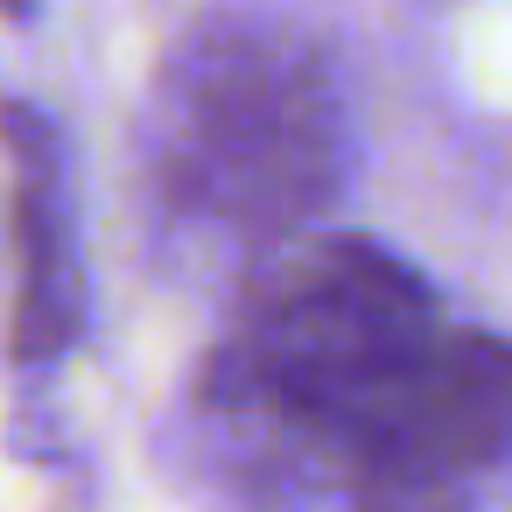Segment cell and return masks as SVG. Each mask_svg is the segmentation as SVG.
I'll return each mask as SVG.
<instances>
[{
  "label": "cell",
  "mask_w": 512,
  "mask_h": 512,
  "mask_svg": "<svg viewBox=\"0 0 512 512\" xmlns=\"http://www.w3.org/2000/svg\"><path fill=\"white\" fill-rule=\"evenodd\" d=\"M162 176L239 232H288L323 211L344 176L323 64L267 29L204 36L162 85Z\"/></svg>",
  "instance_id": "1"
},
{
  "label": "cell",
  "mask_w": 512,
  "mask_h": 512,
  "mask_svg": "<svg viewBox=\"0 0 512 512\" xmlns=\"http://www.w3.org/2000/svg\"><path fill=\"white\" fill-rule=\"evenodd\" d=\"M435 330V295L407 260L372 239H323L267 288L232 379L288 428L330 442L351 400Z\"/></svg>",
  "instance_id": "2"
},
{
  "label": "cell",
  "mask_w": 512,
  "mask_h": 512,
  "mask_svg": "<svg viewBox=\"0 0 512 512\" xmlns=\"http://www.w3.org/2000/svg\"><path fill=\"white\" fill-rule=\"evenodd\" d=\"M330 449L351 477H442L512 456V337L435 330L393 358L337 421Z\"/></svg>",
  "instance_id": "3"
},
{
  "label": "cell",
  "mask_w": 512,
  "mask_h": 512,
  "mask_svg": "<svg viewBox=\"0 0 512 512\" xmlns=\"http://www.w3.org/2000/svg\"><path fill=\"white\" fill-rule=\"evenodd\" d=\"M15 148V358H57L85 323V281L71 246V190L57 127L29 106H8Z\"/></svg>",
  "instance_id": "4"
},
{
  "label": "cell",
  "mask_w": 512,
  "mask_h": 512,
  "mask_svg": "<svg viewBox=\"0 0 512 512\" xmlns=\"http://www.w3.org/2000/svg\"><path fill=\"white\" fill-rule=\"evenodd\" d=\"M358 484V512H470L463 484L442 477H351Z\"/></svg>",
  "instance_id": "5"
},
{
  "label": "cell",
  "mask_w": 512,
  "mask_h": 512,
  "mask_svg": "<svg viewBox=\"0 0 512 512\" xmlns=\"http://www.w3.org/2000/svg\"><path fill=\"white\" fill-rule=\"evenodd\" d=\"M0 15H15V22H22V15H29V0H0Z\"/></svg>",
  "instance_id": "6"
}]
</instances>
